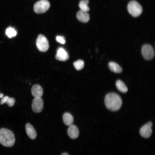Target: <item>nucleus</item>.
<instances>
[{
    "instance_id": "1",
    "label": "nucleus",
    "mask_w": 155,
    "mask_h": 155,
    "mask_svg": "<svg viewBox=\"0 0 155 155\" xmlns=\"http://www.w3.org/2000/svg\"><path fill=\"white\" fill-rule=\"evenodd\" d=\"M104 102L106 107L112 111H116L121 107L122 100L120 96L114 93H110L105 96Z\"/></svg>"
},
{
    "instance_id": "12",
    "label": "nucleus",
    "mask_w": 155,
    "mask_h": 155,
    "mask_svg": "<svg viewBox=\"0 0 155 155\" xmlns=\"http://www.w3.org/2000/svg\"><path fill=\"white\" fill-rule=\"evenodd\" d=\"M26 133L29 137L32 140L35 139L37 136L36 131L33 126L29 123H27L25 126Z\"/></svg>"
},
{
    "instance_id": "21",
    "label": "nucleus",
    "mask_w": 155,
    "mask_h": 155,
    "mask_svg": "<svg viewBox=\"0 0 155 155\" xmlns=\"http://www.w3.org/2000/svg\"><path fill=\"white\" fill-rule=\"evenodd\" d=\"M56 40L59 43L64 44L65 42V40L64 37L62 36H57L56 37Z\"/></svg>"
},
{
    "instance_id": "6",
    "label": "nucleus",
    "mask_w": 155,
    "mask_h": 155,
    "mask_svg": "<svg viewBox=\"0 0 155 155\" xmlns=\"http://www.w3.org/2000/svg\"><path fill=\"white\" fill-rule=\"evenodd\" d=\"M142 53L144 58L148 60L152 59L154 55L153 48L148 44H145L143 46L142 49Z\"/></svg>"
},
{
    "instance_id": "22",
    "label": "nucleus",
    "mask_w": 155,
    "mask_h": 155,
    "mask_svg": "<svg viewBox=\"0 0 155 155\" xmlns=\"http://www.w3.org/2000/svg\"><path fill=\"white\" fill-rule=\"evenodd\" d=\"M4 95L2 93H0V98H2L3 97Z\"/></svg>"
},
{
    "instance_id": "4",
    "label": "nucleus",
    "mask_w": 155,
    "mask_h": 155,
    "mask_svg": "<svg viewBox=\"0 0 155 155\" xmlns=\"http://www.w3.org/2000/svg\"><path fill=\"white\" fill-rule=\"evenodd\" d=\"M36 45L38 49L40 51L45 52L48 50L49 46L46 38L42 34L38 36L36 41Z\"/></svg>"
},
{
    "instance_id": "13",
    "label": "nucleus",
    "mask_w": 155,
    "mask_h": 155,
    "mask_svg": "<svg viewBox=\"0 0 155 155\" xmlns=\"http://www.w3.org/2000/svg\"><path fill=\"white\" fill-rule=\"evenodd\" d=\"M77 18L80 21L83 23L87 22L90 20V16L88 12L81 10L77 13Z\"/></svg>"
},
{
    "instance_id": "19",
    "label": "nucleus",
    "mask_w": 155,
    "mask_h": 155,
    "mask_svg": "<svg viewBox=\"0 0 155 155\" xmlns=\"http://www.w3.org/2000/svg\"><path fill=\"white\" fill-rule=\"evenodd\" d=\"M5 33L9 38H11L15 36L17 34L16 31L13 28L9 27L7 28L5 31Z\"/></svg>"
},
{
    "instance_id": "5",
    "label": "nucleus",
    "mask_w": 155,
    "mask_h": 155,
    "mask_svg": "<svg viewBox=\"0 0 155 155\" xmlns=\"http://www.w3.org/2000/svg\"><path fill=\"white\" fill-rule=\"evenodd\" d=\"M50 7V4L48 1L40 0L34 4V10L36 13H42L46 12L49 9Z\"/></svg>"
},
{
    "instance_id": "17",
    "label": "nucleus",
    "mask_w": 155,
    "mask_h": 155,
    "mask_svg": "<svg viewBox=\"0 0 155 155\" xmlns=\"http://www.w3.org/2000/svg\"><path fill=\"white\" fill-rule=\"evenodd\" d=\"M116 86L120 92L125 93L128 91V88L125 84L120 80H117L116 82Z\"/></svg>"
},
{
    "instance_id": "15",
    "label": "nucleus",
    "mask_w": 155,
    "mask_h": 155,
    "mask_svg": "<svg viewBox=\"0 0 155 155\" xmlns=\"http://www.w3.org/2000/svg\"><path fill=\"white\" fill-rule=\"evenodd\" d=\"M108 67L111 71L116 73H120L122 71L121 67L118 64L114 62H110L108 64Z\"/></svg>"
},
{
    "instance_id": "16",
    "label": "nucleus",
    "mask_w": 155,
    "mask_h": 155,
    "mask_svg": "<svg viewBox=\"0 0 155 155\" xmlns=\"http://www.w3.org/2000/svg\"><path fill=\"white\" fill-rule=\"evenodd\" d=\"M15 102V99L13 98L9 97L7 96L3 97L0 101V104L2 105L4 103H6L8 106L12 107Z\"/></svg>"
},
{
    "instance_id": "10",
    "label": "nucleus",
    "mask_w": 155,
    "mask_h": 155,
    "mask_svg": "<svg viewBox=\"0 0 155 155\" xmlns=\"http://www.w3.org/2000/svg\"><path fill=\"white\" fill-rule=\"evenodd\" d=\"M67 133L70 138L72 139H75L79 135V129L76 126L72 125L69 126L68 129Z\"/></svg>"
},
{
    "instance_id": "7",
    "label": "nucleus",
    "mask_w": 155,
    "mask_h": 155,
    "mask_svg": "<svg viewBox=\"0 0 155 155\" xmlns=\"http://www.w3.org/2000/svg\"><path fill=\"white\" fill-rule=\"evenodd\" d=\"M43 102L41 97L35 98L33 100L32 108L33 111L36 113L41 112L43 109Z\"/></svg>"
},
{
    "instance_id": "20",
    "label": "nucleus",
    "mask_w": 155,
    "mask_h": 155,
    "mask_svg": "<svg viewBox=\"0 0 155 155\" xmlns=\"http://www.w3.org/2000/svg\"><path fill=\"white\" fill-rule=\"evenodd\" d=\"M73 65L75 69L78 70H80L83 68L84 66V61L81 60H78L73 63Z\"/></svg>"
},
{
    "instance_id": "8",
    "label": "nucleus",
    "mask_w": 155,
    "mask_h": 155,
    "mask_svg": "<svg viewBox=\"0 0 155 155\" xmlns=\"http://www.w3.org/2000/svg\"><path fill=\"white\" fill-rule=\"evenodd\" d=\"M152 125V123L149 122L142 126L140 131V134L141 136L145 138L150 137L152 133L151 129Z\"/></svg>"
},
{
    "instance_id": "9",
    "label": "nucleus",
    "mask_w": 155,
    "mask_h": 155,
    "mask_svg": "<svg viewBox=\"0 0 155 155\" xmlns=\"http://www.w3.org/2000/svg\"><path fill=\"white\" fill-rule=\"evenodd\" d=\"M69 57L68 53L64 48L59 47L58 49L55 56L57 59L60 61H65L67 60Z\"/></svg>"
},
{
    "instance_id": "14",
    "label": "nucleus",
    "mask_w": 155,
    "mask_h": 155,
    "mask_svg": "<svg viewBox=\"0 0 155 155\" xmlns=\"http://www.w3.org/2000/svg\"><path fill=\"white\" fill-rule=\"evenodd\" d=\"M63 119L65 124L68 126L72 125L74 121V118L72 115L68 112L65 113L63 114Z\"/></svg>"
},
{
    "instance_id": "2",
    "label": "nucleus",
    "mask_w": 155,
    "mask_h": 155,
    "mask_svg": "<svg viewBox=\"0 0 155 155\" xmlns=\"http://www.w3.org/2000/svg\"><path fill=\"white\" fill-rule=\"evenodd\" d=\"M15 141L14 135L10 130L5 128L0 129V143L6 147H11Z\"/></svg>"
},
{
    "instance_id": "18",
    "label": "nucleus",
    "mask_w": 155,
    "mask_h": 155,
    "mask_svg": "<svg viewBox=\"0 0 155 155\" xmlns=\"http://www.w3.org/2000/svg\"><path fill=\"white\" fill-rule=\"evenodd\" d=\"M89 0H82L80 2L79 7L80 10L83 11L88 12L90 10L88 5Z\"/></svg>"
},
{
    "instance_id": "23",
    "label": "nucleus",
    "mask_w": 155,
    "mask_h": 155,
    "mask_svg": "<svg viewBox=\"0 0 155 155\" xmlns=\"http://www.w3.org/2000/svg\"><path fill=\"white\" fill-rule=\"evenodd\" d=\"M61 155H69L66 153H62Z\"/></svg>"
},
{
    "instance_id": "11",
    "label": "nucleus",
    "mask_w": 155,
    "mask_h": 155,
    "mask_svg": "<svg viewBox=\"0 0 155 155\" xmlns=\"http://www.w3.org/2000/svg\"><path fill=\"white\" fill-rule=\"evenodd\" d=\"M31 93L34 97H41L43 94V89L42 87L38 84L33 85L31 88Z\"/></svg>"
},
{
    "instance_id": "3",
    "label": "nucleus",
    "mask_w": 155,
    "mask_h": 155,
    "mask_svg": "<svg viewBox=\"0 0 155 155\" xmlns=\"http://www.w3.org/2000/svg\"><path fill=\"white\" fill-rule=\"evenodd\" d=\"M127 10L129 13L134 17L139 16L142 11L141 5L137 2L133 0L131 1L128 3Z\"/></svg>"
}]
</instances>
